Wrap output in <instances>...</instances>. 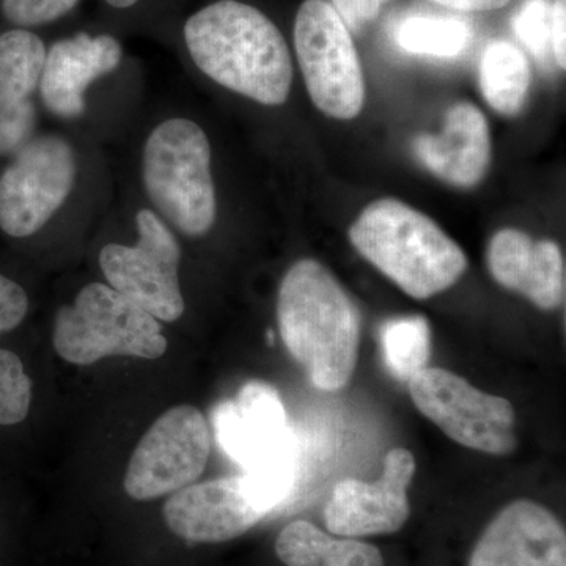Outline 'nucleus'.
<instances>
[{
    "instance_id": "f8f14e48",
    "label": "nucleus",
    "mask_w": 566,
    "mask_h": 566,
    "mask_svg": "<svg viewBox=\"0 0 566 566\" xmlns=\"http://www.w3.org/2000/svg\"><path fill=\"white\" fill-rule=\"evenodd\" d=\"M163 516L178 538L193 545H218L244 535L270 515L253 497L243 475L182 488L167 499Z\"/></svg>"
},
{
    "instance_id": "6e6552de",
    "label": "nucleus",
    "mask_w": 566,
    "mask_h": 566,
    "mask_svg": "<svg viewBox=\"0 0 566 566\" xmlns=\"http://www.w3.org/2000/svg\"><path fill=\"white\" fill-rule=\"evenodd\" d=\"M136 223L137 244H107L99 253V266L112 289L158 322H177L185 312L180 244L150 210L137 212Z\"/></svg>"
},
{
    "instance_id": "f257e3e1",
    "label": "nucleus",
    "mask_w": 566,
    "mask_h": 566,
    "mask_svg": "<svg viewBox=\"0 0 566 566\" xmlns=\"http://www.w3.org/2000/svg\"><path fill=\"white\" fill-rule=\"evenodd\" d=\"M185 41L193 63L222 87L264 106L289 98L292 55L281 31L255 7L211 3L186 21Z\"/></svg>"
},
{
    "instance_id": "423d86ee",
    "label": "nucleus",
    "mask_w": 566,
    "mask_h": 566,
    "mask_svg": "<svg viewBox=\"0 0 566 566\" xmlns=\"http://www.w3.org/2000/svg\"><path fill=\"white\" fill-rule=\"evenodd\" d=\"M294 46L315 106L337 120L357 117L365 99L363 65L352 32L327 0L300 7Z\"/></svg>"
},
{
    "instance_id": "4468645a",
    "label": "nucleus",
    "mask_w": 566,
    "mask_h": 566,
    "mask_svg": "<svg viewBox=\"0 0 566 566\" xmlns=\"http://www.w3.org/2000/svg\"><path fill=\"white\" fill-rule=\"evenodd\" d=\"M488 270L499 285L526 296L543 311L565 301L564 253L554 241H534L527 233L504 229L491 238Z\"/></svg>"
},
{
    "instance_id": "f3484780",
    "label": "nucleus",
    "mask_w": 566,
    "mask_h": 566,
    "mask_svg": "<svg viewBox=\"0 0 566 566\" xmlns=\"http://www.w3.org/2000/svg\"><path fill=\"white\" fill-rule=\"evenodd\" d=\"M46 46L25 29L0 35V155H10L31 140L36 112L32 93L40 87Z\"/></svg>"
},
{
    "instance_id": "aec40b11",
    "label": "nucleus",
    "mask_w": 566,
    "mask_h": 566,
    "mask_svg": "<svg viewBox=\"0 0 566 566\" xmlns=\"http://www.w3.org/2000/svg\"><path fill=\"white\" fill-rule=\"evenodd\" d=\"M474 39L469 22L444 14H412L395 29V43L408 54L453 59Z\"/></svg>"
},
{
    "instance_id": "2eb2a0df",
    "label": "nucleus",
    "mask_w": 566,
    "mask_h": 566,
    "mask_svg": "<svg viewBox=\"0 0 566 566\" xmlns=\"http://www.w3.org/2000/svg\"><path fill=\"white\" fill-rule=\"evenodd\" d=\"M122 44L111 35L80 32L55 41L46 51L40 91L44 106L63 118L84 114V93L98 77L112 73L122 61Z\"/></svg>"
},
{
    "instance_id": "a211bd4d",
    "label": "nucleus",
    "mask_w": 566,
    "mask_h": 566,
    "mask_svg": "<svg viewBox=\"0 0 566 566\" xmlns=\"http://www.w3.org/2000/svg\"><path fill=\"white\" fill-rule=\"evenodd\" d=\"M285 566H385L381 551L356 538H337L308 521H293L275 539Z\"/></svg>"
},
{
    "instance_id": "9d476101",
    "label": "nucleus",
    "mask_w": 566,
    "mask_h": 566,
    "mask_svg": "<svg viewBox=\"0 0 566 566\" xmlns=\"http://www.w3.org/2000/svg\"><path fill=\"white\" fill-rule=\"evenodd\" d=\"M210 430L199 409L175 406L140 439L125 474L126 494L153 501L192 485L207 468Z\"/></svg>"
},
{
    "instance_id": "4be33fe9",
    "label": "nucleus",
    "mask_w": 566,
    "mask_h": 566,
    "mask_svg": "<svg viewBox=\"0 0 566 566\" xmlns=\"http://www.w3.org/2000/svg\"><path fill=\"white\" fill-rule=\"evenodd\" d=\"M33 382L20 356L0 348V428L20 427L32 408Z\"/></svg>"
},
{
    "instance_id": "5701e85b",
    "label": "nucleus",
    "mask_w": 566,
    "mask_h": 566,
    "mask_svg": "<svg viewBox=\"0 0 566 566\" xmlns=\"http://www.w3.org/2000/svg\"><path fill=\"white\" fill-rule=\"evenodd\" d=\"M551 17H553L551 0H524L513 18V29L517 39L542 65H547L551 59H554L553 43H551Z\"/></svg>"
},
{
    "instance_id": "a878e982",
    "label": "nucleus",
    "mask_w": 566,
    "mask_h": 566,
    "mask_svg": "<svg viewBox=\"0 0 566 566\" xmlns=\"http://www.w3.org/2000/svg\"><path fill=\"white\" fill-rule=\"evenodd\" d=\"M390 0H329L352 33H360L374 22Z\"/></svg>"
},
{
    "instance_id": "412c9836",
    "label": "nucleus",
    "mask_w": 566,
    "mask_h": 566,
    "mask_svg": "<svg viewBox=\"0 0 566 566\" xmlns=\"http://www.w3.org/2000/svg\"><path fill=\"white\" fill-rule=\"evenodd\" d=\"M382 357L390 374L400 381L428 367L431 356V329L423 316H403L382 324Z\"/></svg>"
},
{
    "instance_id": "9b49d317",
    "label": "nucleus",
    "mask_w": 566,
    "mask_h": 566,
    "mask_svg": "<svg viewBox=\"0 0 566 566\" xmlns=\"http://www.w3.org/2000/svg\"><path fill=\"white\" fill-rule=\"evenodd\" d=\"M416 460L406 449L390 450L385 472L374 483L346 479L335 485L324 506V524L333 535L346 538L389 535L400 531L411 515L408 488Z\"/></svg>"
},
{
    "instance_id": "dca6fc26",
    "label": "nucleus",
    "mask_w": 566,
    "mask_h": 566,
    "mask_svg": "<svg viewBox=\"0 0 566 566\" xmlns=\"http://www.w3.org/2000/svg\"><path fill=\"white\" fill-rule=\"evenodd\" d=\"M412 150L439 180L457 188H474L485 178L491 161L486 117L474 104H453L441 132L420 134Z\"/></svg>"
},
{
    "instance_id": "7ed1b4c3",
    "label": "nucleus",
    "mask_w": 566,
    "mask_h": 566,
    "mask_svg": "<svg viewBox=\"0 0 566 566\" xmlns=\"http://www.w3.org/2000/svg\"><path fill=\"white\" fill-rule=\"evenodd\" d=\"M356 251L415 300L446 292L468 270V256L423 212L397 199L368 205L349 229Z\"/></svg>"
},
{
    "instance_id": "6ab92c4d",
    "label": "nucleus",
    "mask_w": 566,
    "mask_h": 566,
    "mask_svg": "<svg viewBox=\"0 0 566 566\" xmlns=\"http://www.w3.org/2000/svg\"><path fill=\"white\" fill-rule=\"evenodd\" d=\"M531 84L526 54L510 41H491L480 61V91L486 103L499 114L516 115L526 103Z\"/></svg>"
},
{
    "instance_id": "0eeeda50",
    "label": "nucleus",
    "mask_w": 566,
    "mask_h": 566,
    "mask_svg": "<svg viewBox=\"0 0 566 566\" xmlns=\"http://www.w3.org/2000/svg\"><path fill=\"white\" fill-rule=\"evenodd\" d=\"M408 382L416 408L452 441L490 455L516 449L515 409L505 398L482 392L444 368H423Z\"/></svg>"
},
{
    "instance_id": "39448f33",
    "label": "nucleus",
    "mask_w": 566,
    "mask_h": 566,
    "mask_svg": "<svg viewBox=\"0 0 566 566\" xmlns=\"http://www.w3.org/2000/svg\"><path fill=\"white\" fill-rule=\"evenodd\" d=\"M54 348L66 363L92 365L111 356L158 359L167 349L161 324L104 283L84 286L55 315Z\"/></svg>"
},
{
    "instance_id": "b1692460",
    "label": "nucleus",
    "mask_w": 566,
    "mask_h": 566,
    "mask_svg": "<svg viewBox=\"0 0 566 566\" xmlns=\"http://www.w3.org/2000/svg\"><path fill=\"white\" fill-rule=\"evenodd\" d=\"M81 0H2V13L21 28L50 24L70 13Z\"/></svg>"
},
{
    "instance_id": "393cba45",
    "label": "nucleus",
    "mask_w": 566,
    "mask_h": 566,
    "mask_svg": "<svg viewBox=\"0 0 566 566\" xmlns=\"http://www.w3.org/2000/svg\"><path fill=\"white\" fill-rule=\"evenodd\" d=\"M29 312V296L20 283L0 273V337L17 329Z\"/></svg>"
},
{
    "instance_id": "ddd939ff",
    "label": "nucleus",
    "mask_w": 566,
    "mask_h": 566,
    "mask_svg": "<svg viewBox=\"0 0 566 566\" xmlns=\"http://www.w3.org/2000/svg\"><path fill=\"white\" fill-rule=\"evenodd\" d=\"M468 566H566V534L545 506L521 499L488 524Z\"/></svg>"
},
{
    "instance_id": "cd10ccee",
    "label": "nucleus",
    "mask_w": 566,
    "mask_h": 566,
    "mask_svg": "<svg viewBox=\"0 0 566 566\" xmlns=\"http://www.w3.org/2000/svg\"><path fill=\"white\" fill-rule=\"evenodd\" d=\"M433 2L457 11H491L504 9L510 0H433Z\"/></svg>"
},
{
    "instance_id": "1a4fd4ad",
    "label": "nucleus",
    "mask_w": 566,
    "mask_h": 566,
    "mask_svg": "<svg viewBox=\"0 0 566 566\" xmlns=\"http://www.w3.org/2000/svg\"><path fill=\"white\" fill-rule=\"evenodd\" d=\"M76 156L57 136L31 139L0 175V230L32 237L69 199L76 180Z\"/></svg>"
},
{
    "instance_id": "bb28decb",
    "label": "nucleus",
    "mask_w": 566,
    "mask_h": 566,
    "mask_svg": "<svg viewBox=\"0 0 566 566\" xmlns=\"http://www.w3.org/2000/svg\"><path fill=\"white\" fill-rule=\"evenodd\" d=\"M565 29H566V7L565 0H554L553 17H551V43H553V55L556 65L565 70Z\"/></svg>"
},
{
    "instance_id": "f03ea898",
    "label": "nucleus",
    "mask_w": 566,
    "mask_h": 566,
    "mask_svg": "<svg viewBox=\"0 0 566 566\" xmlns=\"http://www.w3.org/2000/svg\"><path fill=\"white\" fill-rule=\"evenodd\" d=\"M277 322L312 385L326 392L348 385L359 352V308L324 264L305 259L290 268L279 289Z\"/></svg>"
},
{
    "instance_id": "c85d7f7f",
    "label": "nucleus",
    "mask_w": 566,
    "mask_h": 566,
    "mask_svg": "<svg viewBox=\"0 0 566 566\" xmlns=\"http://www.w3.org/2000/svg\"><path fill=\"white\" fill-rule=\"evenodd\" d=\"M114 9H129V7L136 6L139 0H106Z\"/></svg>"
},
{
    "instance_id": "20e7f679",
    "label": "nucleus",
    "mask_w": 566,
    "mask_h": 566,
    "mask_svg": "<svg viewBox=\"0 0 566 566\" xmlns=\"http://www.w3.org/2000/svg\"><path fill=\"white\" fill-rule=\"evenodd\" d=\"M144 182L164 218L186 237H203L216 221L211 147L197 123L172 118L153 129L144 148Z\"/></svg>"
}]
</instances>
